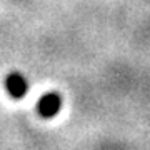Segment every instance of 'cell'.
I'll use <instances>...</instances> for the list:
<instances>
[{
	"mask_svg": "<svg viewBox=\"0 0 150 150\" xmlns=\"http://www.w3.org/2000/svg\"><path fill=\"white\" fill-rule=\"evenodd\" d=\"M5 88L13 98H22V97H25V93L28 90V83L23 75L15 72V74H10L5 79Z\"/></svg>",
	"mask_w": 150,
	"mask_h": 150,
	"instance_id": "obj_2",
	"label": "cell"
},
{
	"mask_svg": "<svg viewBox=\"0 0 150 150\" xmlns=\"http://www.w3.org/2000/svg\"><path fill=\"white\" fill-rule=\"evenodd\" d=\"M60 107H62V98H60V95L55 93V92H48V93H45L43 97H40L38 105H37L38 113L45 118L55 117V115L60 112Z\"/></svg>",
	"mask_w": 150,
	"mask_h": 150,
	"instance_id": "obj_1",
	"label": "cell"
}]
</instances>
